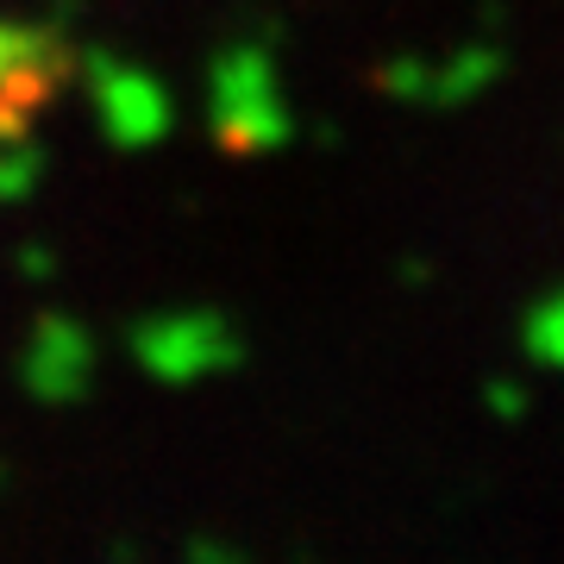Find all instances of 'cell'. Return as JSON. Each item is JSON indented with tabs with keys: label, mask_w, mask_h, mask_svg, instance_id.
<instances>
[{
	"label": "cell",
	"mask_w": 564,
	"mask_h": 564,
	"mask_svg": "<svg viewBox=\"0 0 564 564\" xmlns=\"http://www.w3.org/2000/svg\"><path fill=\"white\" fill-rule=\"evenodd\" d=\"M239 326L214 314V307H170V314H151V321L132 326V358H139L144 377H158L170 389L207 383L239 364Z\"/></svg>",
	"instance_id": "1"
},
{
	"label": "cell",
	"mask_w": 564,
	"mask_h": 564,
	"mask_svg": "<svg viewBox=\"0 0 564 564\" xmlns=\"http://www.w3.org/2000/svg\"><path fill=\"white\" fill-rule=\"evenodd\" d=\"M44 176V158L39 151H7L0 158V202H20V195H32Z\"/></svg>",
	"instance_id": "6"
},
{
	"label": "cell",
	"mask_w": 564,
	"mask_h": 564,
	"mask_svg": "<svg viewBox=\"0 0 564 564\" xmlns=\"http://www.w3.org/2000/svg\"><path fill=\"white\" fill-rule=\"evenodd\" d=\"M188 564H245V558H239V552H226V545H195Z\"/></svg>",
	"instance_id": "7"
},
{
	"label": "cell",
	"mask_w": 564,
	"mask_h": 564,
	"mask_svg": "<svg viewBox=\"0 0 564 564\" xmlns=\"http://www.w3.org/2000/svg\"><path fill=\"white\" fill-rule=\"evenodd\" d=\"M20 377L25 389L51 408H69L95 389V339L88 326L69 321V314H44L25 339V358H20Z\"/></svg>",
	"instance_id": "4"
},
{
	"label": "cell",
	"mask_w": 564,
	"mask_h": 564,
	"mask_svg": "<svg viewBox=\"0 0 564 564\" xmlns=\"http://www.w3.org/2000/svg\"><path fill=\"white\" fill-rule=\"evenodd\" d=\"M214 132L226 151H276L289 139V107H282L276 69L263 51H232L214 69Z\"/></svg>",
	"instance_id": "2"
},
{
	"label": "cell",
	"mask_w": 564,
	"mask_h": 564,
	"mask_svg": "<svg viewBox=\"0 0 564 564\" xmlns=\"http://www.w3.org/2000/svg\"><path fill=\"white\" fill-rule=\"evenodd\" d=\"M527 358L545 364V370H564V282L545 295L533 314H527Z\"/></svg>",
	"instance_id": "5"
},
{
	"label": "cell",
	"mask_w": 564,
	"mask_h": 564,
	"mask_svg": "<svg viewBox=\"0 0 564 564\" xmlns=\"http://www.w3.org/2000/svg\"><path fill=\"white\" fill-rule=\"evenodd\" d=\"M82 76L95 88V113H101L113 144L139 151V144L163 139V126H170V95H163L158 76H144L139 63H113V57H88Z\"/></svg>",
	"instance_id": "3"
}]
</instances>
